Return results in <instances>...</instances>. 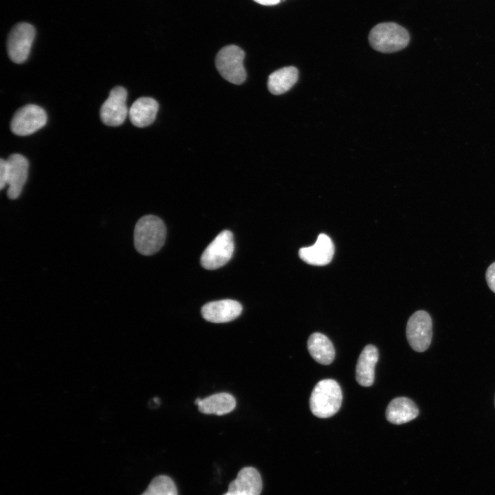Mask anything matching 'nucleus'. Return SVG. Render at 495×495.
<instances>
[{"label":"nucleus","instance_id":"nucleus-1","mask_svg":"<svg viewBox=\"0 0 495 495\" xmlns=\"http://www.w3.org/2000/svg\"><path fill=\"white\" fill-rule=\"evenodd\" d=\"M166 236L163 221L155 215H145L138 221L134 228L135 248L142 255H153L164 245Z\"/></svg>","mask_w":495,"mask_h":495},{"label":"nucleus","instance_id":"nucleus-2","mask_svg":"<svg viewBox=\"0 0 495 495\" xmlns=\"http://www.w3.org/2000/svg\"><path fill=\"white\" fill-rule=\"evenodd\" d=\"M342 401V393L339 384L332 379L322 380L311 392L310 410L316 417L328 418L339 410Z\"/></svg>","mask_w":495,"mask_h":495},{"label":"nucleus","instance_id":"nucleus-3","mask_svg":"<svg viewBox=\"0 0 495 495\" xmlns=\"http://www.w3.org/2000/svg\"><path fill=\"white\" fill-rule=\"evenodd\" d=\"M368 41L376 51L393 53L405 48L409 43L410 36L404 28L395 23H381L371 29Z\"/></svg>","mask_w":495,"mask_h":495},{"label":"nucleus","instance_id":"nucleus-4","mask_svg":"<svg viewBox=\"0 0 495 495\" xmlns=\"http://www.w3.org/2000/svg\"><path fill=\"white\" fill-rule=\"evenodd\" d=\"M244 58L245 52L239 47L234 45L225 46L216 56V67L226 80L235 85H241L246 78Z\"/></svg>","mask_w":495,"mask_h":495},{"label":"nucleus","instance_id":"nucleus-5","mask_svg":"<svg viewBox=\"0 0 495 495\" xmlns=\"http://www.w3.org/2000/svg\"><path fill=\"white\" fill-rule=\"evenodd\" d=\"M34 27L26 22L14 25L8 36L7 51L12 61L21 64L28 58L35 38Z\"/></svg>","mask_w":495,"mask_h":495},{"label":"nucleus","instance_id":"nucleus-6","mask_svg":"<svg viewBox=\"0 0 495 495\" xmlns=\"http://www.w3.org/2000/svg\"><path fill=\"white\" fill-rule=\"evenodd\" d=\"M234 250L232 233L223 230L207 246L201 256V264L206 270H216L226 265Z\"/></svg>","mask_w":495,"mask_h":495},{"label":"nucleus","instance_id":"nucleus-7","mask_svg":"<svg viewBox=\"0 0 495 495\" xmlns=\"http://www.w3.org/2000/svg\"><path fill=\"white\" fill-rule=\"evenodd\" d=\"M432 336V322L429 314L423 310L412 314L406 325V338L411 348L417 352L426 351Z\"/></svg>","mask_w":495,"mask_h":495},{"label":"nucleus","instance_id":"nucleus-8","mask_svg":"<svg viewBox=\"0 0 495 495\" xmlns=\"http://www.w3.org/2000/svg\"><path fill=\"white\" fill-rule=\"evenodd\" d=\"M47 120V113L42 107L36 104H27L15 112L11 120L10 129L17 135H28L43 127Z\"/></svg>","mask_w":495,"mask_h":495},{"label":"nucleus","instance_id":"nucleus-9","mask_svg":"<svg viewBox=\"0 0 495 495\" xmlns=\"http://www.w3.org/2000/svg\"><path fill=\"white\" fill-rule=\"evenodd\" d=\"M127 92L120 86L115 87L100 108V118L102 122L110 126L122 124L129 113L126 104Z\"/></svg>","mask_w":495,"mask_h":495},{"label":"nucleus","instance_id":"nucleus-10","mask_svg":"<svg viewBox=\"0 0 495 495\" xmlns=\"http://www.w3.org/2000/svg\"><path fill=\"white\" fill-rule=\"evenodd\" d=\"M8 166L7 195L10 199H17L21 193L28 174V162L23 155L14 153L6 160Z\"/></svg>","mask_w":495,"mask_h":495},{"label":"nucleus","instance_id":"nucleus-11","mask_svg":"<svg viewBox=\"0 0 495 495\" xmlns=\"http://www.w3.org/2000/svg\"><path fill=\"white\" fill-rule=\"evenodd\" d=\"M241 305L234 300L225 299L206 303L201 308V315L207 321L214 323L230 322L240 316Z\"/></svg>","mask_w":495,"mask_h":495},{"label":"nucleus","instance_id":"nucleus-12","mask_svg":"<svg viewBox=\"0 0 495 495\" xmlns=\"http://www.w3.org/2000/svg\"><path fill=\"white\" fill-rule=\"evenodd\" d=\"M335 248L331 238L325 234H320L316 243L309 247L301 248L298 254L305 263L318 266L327 265L333 256Z\"/></svg>","mask_w":495,"mask_h":495},{"label":"nucleus","instance_id":"nucleus-13","mask_svg":"<svg viewBox=\"0 0 495 495\" xmlns=\"http://www.w3.org/2000/svg\"><path fill=\"white\" fill-rule=\"evenodd\" d=\"M379 359L378 350L374 345H366L362 351L356 364L355 379L362 386H371L375 379V367Z\"/></svg>","mask_w":495,"mask_h":495},{"label":"nucleus","instance_id":"nucleus-14","mask_svg":"<svg viewBox=\"0 0 495 495\" xmlns=\"http://www.w3.org/2000/svg\"><path fill=\"white\" fill-rule=\"evenodd\" d=\"M263 487L262 480L258 472L252 467L241 469L236 478L229 486L228 491L243 495H260Z\"/></svg>","mask_w":495,"mask_h":495},{"label":"nucleus","instance_id":"nucleus-15","mask_svg":"<svg viewBox=\"0 0 495 495\" xmlns=\"http://www.w3.org/2000/svg\"><path fill=\"white\" fill-rule=\"evenodd\" d=\"M419 409L413 401L405 397L393 399L386 410V419L393 424H402L415 419Z\"/></svg>","mask_w":495,"mask_h":495},{"label":"nucleus","instance_id":"nucleus-16","mask_svg":"<svg viewBox=\"0 0 495 495\" xmlns=\"http://www.w3.org/2000/svg\"><path fill=\"white\" fill-rule=\"evenodd\" d=\"M159 105L157 102L148 97L137 99L129 110L131 123L138 127H145L151 124L155 119Z\"/></svg>","mask_w":495,"mask_h":495},{"label":"nucleus","instance_id":"nucleus-17","mask_svg":"<svg viewBox=\"0 0 495 495\" xmlns=\"http://www.w3.org/2000/svg\"><path fill=\"white\" fill-rule=\"evenodd\" d=\"M199 410L204 414L223 415L232 412L236 406V399L228 393H219L204 399L195 401Z\"/></svg>","mask_w":495,"mask_h":495},{"label":"nucleus","instance_id":"nucleus-18","mask_svg":"<svg viewBox=\"0 0 495 495\" xmlns=\"http://www.w3.org/2000/svg\"><path fill=\"white\" fill-rule=\"evenodd\" d=\"M307 349L312 358L320 364L328 365L335 358V349L332 342L321 333L315 332L309 336Z\"/></svg>","mask_w":495,"mask_h":495},{"label":"nucleus","instance_id":"nucleus-19","mask_svg":"<svg viewBox=\"0 0 495 495\" xmlns=\"http://www.w3.org/2000/svg\"><path fill=\"white\" fill-rule=\"evenodd\" d=\"M298 71L293 66L285 67L272 72L268 77V90L274 95L289 91L297 82Z\"/></svg>","mask_w":495,"mask_h":495},{"label":"nucleus","instance_id":"nucleus-20","mask_svg":"<svg viewBox=\"0 0 495 495\" xmlns=\"http://www.w3.org/2000/svg\"><path fill=\"white\" fill-rule=\"evenodd\" d=\"M141 495H177L176 486L168 476L160 475L155 477Z\"/></svg>","mask_w":495,"mask_h":495},{"label":"nucleus","instance_id":"nucleus-21","mask_svg":"<svg viewBox=\"0 0 495 495\" xmlns=\"http://www.w3.org/2000/svg\"><path fill=\"white\" fill-rule=\"evenodd\" d=\"M485 278L490 289L495 293V262L488 267L485 273Z\"/></svg>","mask_w":495,"mask_h":495},{"label":"nucleus","instance_id":"nucleus-22","mask_svg":"<svg viewBox=\"0 0 495 495\" xmlns=\"http://www.w3.org/2000/svg\"><path fill=\"white\" fill-rule=\"evenodd\" d=\"M8 180V166L6 160L1 159L0 160V188L3 189L7 184Z\"/></svg>","mask_w":495,"mask_h":495},{"label":"nucleus","instance_id":"nucleus-23","mask_svg":"<svg viewBox=\"0 0 495 495\" xmlns=\"http://www.w3.org/2000/svg\"><path fill=\"white\" fill-rule=\"evenodd\" d=\"M254 1L263 6H274L280 3V0H253Z\"/></svg>","mask_w":495,"mask_h":495},{"label":"nucleus","instance_id":"nucleus-24","mask_svg":"<svg viewBox=\"0 0 495 495\" xmlns=\"http://www.w3.org/2000/svg\"><path fill=\"white\" fill-rule=\"evenodd\" d=\"M223 495H243V494L238 493V492L228 491V492L224 494Z\"/></svg>","mask_w":495,"mask_h":495}]
</instances>
